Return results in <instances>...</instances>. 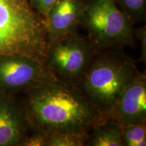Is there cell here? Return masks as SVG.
Wrapping results in <instances>:
<instances>
[{"label": "cell", "instance_id": "cell-10", "mask_svg": "<svg viewBox=\"0 0 146 146\" xmlns=\"http://www.w3.org/2000/svg\"><path fill=\"white\" fill-rule=\"evenodd\" d=\"M122 129L121 125L108 118L95 125L89 131L86 145L124 146Z\"/></svg>", "mask_w": 146, "mask_h": 146}, {"label": "cell", "instance_id": "cell-14", "mask_svg": "<svg viewBox=\"0 0 146 146\" xmlns=\"http://www.w3.org/2000/svg\"><path fill=\"white\" fill-rule=\"evenodd\" d=\"M33 9L44 19L56 0H28Z\"/></svg>", "mask_w": 146, "mask_h": 146}, {"label": "cell", "instance_id": "cell-13", "mask_svg": "<svg viewBox=\"0 0 146 146\" xmlns=\"http://www.w3.org/2000/svg\"><path fill=\"white\" fill-rule=\"evenodd\" d=\"M122 139L124 146H145L146 124L123 126Z\"/></svg>", "mask_w": 146, "mask_h": 146}, {"label": "cell", "instance_id": "cell-15", "mask_svg": "<svg viewBox=\"0 0 146 146\" xmlns=\"http://www.w3.org/2000/svg\"><path fill=\"white\" fill-rule=\"evenodd\" d=\"M135 37L141 41V60L145 62L146 58V31L145 26L142 27L141 28L135 30Z\"/></svg>", "mask_w": 146, "mask_h": 146}, {"label": "cell", "instance_id": "cell-5", "mask_svg": "<svg viewBox=\"0 0 146 146\" xmlns=\"http://www.w3.org/2000/svg\"><path fill=\"white\" fill-rule=\"evenodd\" d=\"M96 52L87 36L77 32L48 39L44 64L57 78L78 83Z\"/></svg>", "mask_w": 146, "mask_h": 146}, {"label": "cell", "instance_id": "cell-12", "mask_svg": "<svg viewBox=\"0 0 146 146\" xmlns=\"http://www.w3.org/2000/svg\"><path fill=\"white\" fill-rule=\"evenodd\" d=\"M116 5L133 24L145 21L146 0H114Z\"/></svg>", "mask_w": 146, "mask_h": 146}, {"label": "cell", "instance_id": "cell-9", "mask_svg": "<svg viewBox=\"0 0 146 146\" xmlns=\"http://www.w3.org/2000/svg\"><path fill=\"white\" fill-rule=\"evenodd\" d=\"M86 0H56L45 18L48 39L75 33Z\"/></svg>", "mask_w": 146, "mask_h": 146}, {"label": "cell", "instance_id": "cell-6", "mask_svg": "<svg viewBox=\"0 0 146 146\" xmlns=\"http://www.w3.org/2000/svg\"><path fill=\"white\" fill-rule=\"evenodd\" d=\"M55 77L43 62L33 56L21 53L0 56V94H23Z\"/></svg>", "mask_w": 146, "mask_h": 146}, {"label": "cell", "instance_id": "cell-2", "mask_svg": "<svg viewBox=\"0 0 146 146\" xmlns=\"http://www.w3.org/2000/svg\"><path fill=\"white\" fill-rule=\"evenodd\" d=\"M117 49L96 50L78 83L89 100L108 117L115 102L139 72L135 62Z\"/></svg>", "mask_w": 146, "mask_h": 146}, {"label": "cell", "instance_id": "cell-7", "mask_svg": "<svg viewBox=\"0 0 146 146\" xmlns=\"http://www.w3.org/2000/svg\"><path fill=\"white\" fill-rule=\"evenodd\" d=\"M108 117L122 127L146 124V76L139 71L132 82L120 95Z\"/></svg>", "mask_w": 146, "mask_h": 146}, {"label": "cell", "instance_id": "cell-3", "mask_svg": "<svg viewBox=\"0 0 146 146\" xmlns=\"http://www.w3.org/2000/svg\"><path fill=\"white\" fill-rule=\"evenodd\" d=\"M47 41L44 19L28 0H0V56L21 53L44 63Z\"/></svg>", "mask_w": 146, "mask_h": 146}, {"label": "cell", "instance_id": "cell-1", "mask_svg": "<svg viewBox=\"0 0 146 146\" xmlns=\"http://www.w3.org/2000/svg\"><path fill=\"white\" fill-rule=\"evenodd\" d=\"M23 94V104L31 131L89 133L108 118L76 83L55 77Z\"/></svg>", "mask_w": 146, "mask_h": 146}, {"label": "cell", "instance_id": "cell-8", "mask_svg": "<svg viewBox=\"0 0 146 146\" xmlns=\"http://www.w3.org/2000/svg\"><path fill=\"white\" fill-rule=\"evenodd\" d=\"M0 94V146L21 145L31 130L23 102Z\"/></svg>", "mask_w": 146, "mask_h": 146}, {"label": "cell", "instance_id": "cell-11", "mask_svg": "<svg viewBox=\"0 0 146 146\" xmlns=\"http://www.w3.org/2000/svg\"><path fill=\"white\" fill-rule=\"evenodd\" d=\"M45 134V146H83L86 145L89 133L53 132Z\"/></svg>", "mask_w": 146, "mask_h": 146}, {"label": "cell", "instance_id": "cell-4", "mask_svg": "<svg viewBox=\"0 0 146 146\" xmlns=\"http://www.w3.org/2000/svg\"><path fill=\"white\" fill-rule=\"evenodd\" d=\"M133 25L114 0H86L80 23L96 50L134 47Z\"/></svg>", "mask_w": 146, "mask_h": 146}]
</instances>
